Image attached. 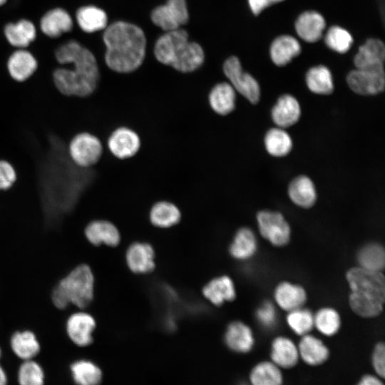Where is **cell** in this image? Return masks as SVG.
I'll return each mask as SVG.
<instances>
[{
  "mask_svg": "<svg viewBox=\"0 0 385 385\" xmlns=\"http://www.w3.org/2000/svg\"><path fill=\"white\" fill-rule=\"evenodd\" d=\"M55 57L62 67L53 73L56 88L70 97H86L96 89L100 72L93 53L79 42L71 40L59 46Z\"/></svg>",
  "mask_w": 385,
  "mask_h": 385,
  "instance_id": "6da1fadb",
  "label": "cell"
},
{
  "mask_svg": "<svg viewBox=\"0 0 385 385\" xmlns=\"http://www.w3.org/2000/svg\"><path fill=\"white\" fill-rule=\"evenodd\" d=\"M103 41L106 46L105 62L112 71L130 73L143 63L146 38L136 25L116 21L105 29Z\"/></svg>",
  "mask_w": 385,
  "mask_h": 385,
  "instance_id": "7a4b0ae2",
  "label": "cell"
},
{
  "mask_svg": "<svg viewBox=\"0 0 385 385\" xmlns=\"http://www.w3.org/2000/svg\"><path fill=\"white\" fill-rule=\"evenodd\" d=\"M346 278L350 288L349 302L353 312L365 318L379 315L385 298L383 273L356 267L347 271Z\"/></svg>",
  "mask_w": 385,
  "mask_h": 385,
  "instance_id": "3957f363",
  "label": "cell"
},
{
  "mask_svg": "<svg viewBox=\"0 0 385 385\" xmlns=\"http://www.w3.org/2000/svg\"><path fill=\"white\" fill-rule=\"evenodd\" d=\"M95 290V274L88 264L81 263L56 284L51 301L59 309L73 307L77 310H87L94 301Z\"/></svg>",
  "mask_w": 385,
  "mask_h": 385,
  "instance_id": "277c9868",
  "label": "cell"
},
{
  "mask_svg": "<svg viewBox=\"0 0 385 385\" xmlns=\"http://www.w3.org/2000/svg\"><path fill=\"white\" fill-rule=\"evenodd\" d=\"M154 54L159 62L182 73L197 70L205 58L202 47L189 41L188 33L180 29L161 36L155 44Z\"/></svg>",
  "mask_w": 385,
  "mask_h": 385,
  "instance_id": "5b68a950",
  "label": "cell"
},
{
  "mask_svg": "<svg viewBox=\"0 0 385 385\" xmlns=\"http://www.w3.org/2000/svg\"><path fill=\"white\" fill-rule=\"evenodd\" d=\"M103 150L100 139L89 132L76 133L70 140L67 147L70 160L83 168L96 164L102 156Z\"/></svg>",
  "mask_w": 385,
  "mask_h": 385,
  "instance_id": "8992f818",
  "label": "cell"
},
{
  "mask_svg": "<svg viewBox=\"0 0 385 385\" xmlns=\"http://www.w3.org/2000/svg\"><path fill=\"white\" fill-rule=\"evenodd\" d=\"M96 327V319L91 312L76 310L67 317L65 332L72 344L79 348H85L93 343V334Z\"/></svg>",
  "mask_w": 385,
  "mask_h": 385,
  "instance_id": "52a82bcc",
  "label": "cell"
},
{
  "mask_svg": "<svg viewBox=\"0 0 385 385\" xmlns=\"http://www.w3.org/2000/svg\"><path fill=\"white\" fill-rule=\"evenodd\" d=\"M225 76L235 91L238 92L250 103H256L260 96V88L257 81L248 73L243 71L240 60L235 56L228 58L222 66Z\"/></svg>",
  "mask_w": 385,
  "mask_h": 385,
  "instance_id": "ba28073f",
  "label": "cell"
},
{
  "mask_svg": "<svg viewBox=\"0 0 385 385\" xmlns=\"http://www.w3.org/2000/svg\"><path fill=\"white\" fill-rule=\"evenodd\" d=\"M257 222L260 235L272 245L282 247L289 242L290 227L280 212L260 211L257 215Z\"/></svg>",
  "mask_w": 385,
  "mask_h": 385,
  "instance_id": "9c48e42d",
  "label": "cell"
},
{
  "mask_svg": "<svg viewBox=\"0 0 385 385\" xmlns=\"http://www.w3.org/2000/svg\"><path fill=\"white\" fill-rule=\"evenodd\" d=\"M349 87L359 95H375L384 91L385 75L384 66L356 68L346 76Z\"/></svg>",
  "mask_w": 385,
  "mask_h": 385,
  "instance_id": "30bf717a",
  "label": "cell"
},
{
  "mask_svg": "<svg viewBox=\"0 0 385 385\" xmlns=\"http://www.w3.org/2000/svg\"><path fill=\"white\" fill-rule=\"evenodd\" d=\"M188 19L185 0H168L166 4L156 7L151 14L153 22L166 32L180 29Z\"/></svg>",
  "mask_w": 385,
  "mask_h": 385,
  "instance_id": "8fae6325",
  "label": "cell"
},
{
  "mask_svg": "<svg viewBox=\"0 0 385 385\" xmlns=\"http://www.w3.org/2000/svg\"><path fill=\"white\" fill-rule=\"evenodd\" d=\"M107 145L115 158L125 160L133 157L140 150L138 134L130 128L121 126L115 129L108 137Z\"/></svg>",
  "mask_w": 385,
  "mask_h": 385,
  "instance_id": "7c38bea8",
  "label": "cell"
},
{
  "mask_svg": "<svg viewBox=\"0 0 385 385\" xmlns=\"http://www.w3.org/2000/svg\"><path fill=\"white\" fill-rule=\"evenodd\" d=\"M83 233L88 242L95 247H115L120 240L118 228L106 220L96 219L89 221L84 227Z\"/></svg>",
  "mask_w": 385,
  "mask_h": 385,
  "instance_id": "4fadbf2b",
  "label": "cell"
},
{
  "mask_svg": "<svg viewBox=\"0 0 385 385\" xmlns=\"http://www.w3.org/2000/svg\"><path fill=\"white\" fill-rule=\"evenodd\" d=\"M9 345L12 353L21 361L34 359L41 351L36 334L29 329L14 331L9 337Z\"/></svg>",
  "mask_w": 385,
  "mask_h": 385,
  "instance_id": "5bb4252c",
  "label": "cell"
},
{
  "mask_svg": "<svg viewBox=\"0 0 385 385\" xmlns=\"http://www.w3.org/2000/svg\"><path fill=\"white\" fill-rule=\"evenodd\" d=\"M6 68L11 78L19 83L30 78L38 68L36 57L26 48L14 51L9 57Z\"/></svg>",
  "mask_w": 385,
  "mask_h": 385,
  "instance_id": "9a60e30c",
  "label": "cell"
},
{
  "mask_svg": "<svg viewBox=\"0 0 385 385\" xmlns=\"http://www.w3.org/2000/svg\"><path fill=\"white\" fill-rule=\"evenodd\" d=\"M224 342L227 347L233 352L246 354L252 349L255 339L249 326L242 322L235 321L227 327Z\"/></svg>",
  "mask_w": 385,
  "mask_h": 385,
  "instance_id": "2e32d148",
  "label": "cell"
},
{
  "mask_svg": "<svg viewBox=\"0 0 385 385\" xmlns=\"http://www.w3.org/2000/svg\"><path fill=\"white\" fill-rule=\"evenodd\" d=\"M128 268L134 273L146 274L155 268V252L146 242H135L130 245L125 255Z\"/></svg>",
  "mask_w": 385,
  "mask_h": 385,
  "instance_id": "e0dca14e",
  "label": "cell"
},
{
  "mask_svg": "<svg viewBox=\"0 0 385 385\" xmlns=\"http://www.w3.org/2000/svg\"><path fill=\"white\" fill-rule=\"evenodd\" d=\"M40 29L50 38H58L72 30L73 21L64 9L57 7L48 10L40 20Z\"/></svg>",
  "mask_w": 385,
  "mask_h": 385,
  "instance_id": "ac0fdd59",
  "label": "cell"
},
{
  "mask_svg": "<svg viewBox=\"0 0 385 385\" xmlns=\"http://www.w3.org/2000/svg\"><path fill=\"white\" fill-rule=\"evenodd\" d=\"M326 26L322 14L314 11H307L301 14L295 22V30L304 41L313 43L319 41Z\"/></svg>",
  "mask_w": 385,
  "mask_h": 385,
  "instance_id": "d6986e66",
  "label": "cell"
},
{
  "mask_svg": "<svg viewBox=\"0 0 385 385\" xmlns=\"http://www.w3.org/2000/svg\"><path fill=\"white\" fill-rule=\"evenodd\" d=\"M4 34L11 46L16 49L26 48L36 38V28L32 21L23 19L8 23Z\"/></svg>",
  "mask_w": 385,
  "mask_h": 385,
  "instance_id": "ffe728a7",
  "label": "cell"
},
{
  "mask_svg": "<svg viewBox=\"0 0 385 385\" xmlns=\"http://www.w3.org/2000/svg\"><path fill=\"white\" fill-rule=\"evenodd\" d=\"M299 359L309 366L324 364L329 356V351L322 340L309 334L302 336L297 346Z\"/></svg>",
  "mask_w": 385,
  "mask_h": 385,
  "instance_id": "44dd1931",
  "label": "cell"
},
{
  "mask_svg": "<svg viewBox=\"0 0 385 385\" xmlns=\"http://www.w3.org/2000/svg\"><path fill=\"white\" fill-rule=\"evenodd\" d=\"M385 46L376 38H369L361 45L354 58L356 68H369L384 66Z\"/></svg>",
  "mask_w": 385,
  "mask_h": 385,
  "instance_id": "7402d4cb",
  "label": "cell"
},
{
  "mask_svg": "<svg viewBox=\"0 0 385 385\" xmlns=\"http://www.w3.org/2000/svg\"><path fill=\"white\" fill-rule=\"evenodd\" d=\"M270 358L281 369L293 368L299 359L297 346L287 337H276L272 343Z\"/></svg>",
  "mask_w": 385,
  "mask_h": 385,
  "instance_id": "603a6c76",
  "label": "cell"
},
{
  "mask_svg": "<svg viewBox=\"0 0 385 385\" xmlns=\"http://www.w3.org/2000/svg\"><path fill=\"white\" fill-rule=\"evenodd\" d=\"M301 114L300 106L292 96H280L272 109V118L279 128H287L296 123Z\"/></svg>",
  "mask_w": 385,
  "mask_h": 385,
  "instance_id": "cb8c5ba5",
  "label": "cell"
},
{
  "mask_svg": "<svg viewBox=\"0 0 385 385\" xmlns=\"http://www.w3.org/2000/svg\"><path fill=\"white\" fill-rule=\"evenodd\" d=\"M202 294L210 302L216 306L232 301L236 297L235 284L232 279L226 275L211 279L203 287Z\"/></svg>",
  "mask_w": 385,
  "mask_h": 385,
  "instance_id": "d4e9b609",
  "label": "cell"
},
{
  "mask_svg": "<svg viewBox=\"0 0 385 385\" xmlns=\"http://www.w3.org/2000/svg\"><path fill=\"white\" fill-rule=\"evenodd\" d=\"M274 297L280 308L290 312L303 306L307 299V294L300 285L283 282L277 286Z\"/></svg>",
  "mask_w": 385,
  "mask_h": 385,
  "instance_id": "484cf974",
  "label": "cell"
},
{
  "mask_svg": "<svg viewBox=\"0 0 385 385\" xmlns=\"http://www.w3.org/2000/svg\"><path fill=\"white\" fill-rule=\"evenodd\" d=\"M236 91L227 82L215 85L208 94V103L212 110L220 115L230 113L235 107Z\"/></svg>",
  "mask_w": 385,
  "mask_h": 385,
  "instance_id": "4316f807",
  "label": "cell"
},
{
  "mask_svg": "<svg viewBox=\"0 0 385 385\" xmlns=\"http://www.w3.org/2000/svg\"><path fill=\"white\" fill-rule=\"evenodd\" d=\"M70 371L76 385H100L103 378L101 367L86 359L73 361L70 365Z\"/></svg>",
  "mask_w": 385,
  "mask_h": 385,
  "instance_id": "83f0119b",
  "label": "cell"
},
{
  "mask_svg": "<svg viewBox=\"0 0 385 385\" xmlns=\"http://www.w3.org/2000/svg\"><path fill=\"white\" fill-rule=\"evenodd\" d=\"M270 52L273 63L277 66H282L300 53L301 46L293 36L282 35L272 41Z\"/></svg>",
  "mask_w": 385,
  "mask_h": 385,
  "instance_id": "f1b7e54d",
  "label": "cell"
},
{
  "mask_svg": "<svg viewBox=\"0 0 385 385\" xmlns=\"http://www.w3.org/2000/svg\"><path fill=\"white\" fill-rule=\"evenodd\" d=\"M288 195L295 205L303 208L312 207L317 200L314 185L304 175L298 176L290 183Z\"/></svg>",
  "mask_w": 385,
  "mask_h": 385,
  "instance_id": "f546056e",
  "label": "cell"
},
{
  "mask_svg": "<svg viewBox=\"0 0 385 385\" xmlns=\"http://www.w3.org/2000/svg\"><path fill=\"white\" fill-rule=\"evenodd\" d=\"M257 242L255 235L248 227H242L235 233L230 245L229 252L237 260H246L256 252Z\"/></svg>",
  "mask_w": 385,
  "mask_h": 385,
  "instance_id": "4dcf8cb0",
  "label": "cell"
},
{
  "mask_svg": "<svg viewBox=\"0 0 385 385\" xmlns=\"http://www.w3.org/2000/svg\"><path fill=\"white\" fill-rule=\"evenodd\" d=\"M76 19L80 29L86 33L98 31L107 26L108 18L106 12L96 6L80 7L76 11Z\"/></svg>",
  "mask_w": 385,
  "mask_h": 385,
  "instance_id": "1f68e13d",
  "label": "cell"
},
{
  "mask_svg": "<svg viewBox=\"0 0 385 385\" xmlns=\"http://www.w3.org/2000/svg\"><path fill=\"white\" fill-rule=\"evenodd\" d=\"M251 385H282L283 376L281 369L271 361L255 364L249 375Z\"/></svg>",
  "mask_w": 385,
  "mask_h": 385,
  "instance_id": "d6a6232c",
  "label": "cell"
},
{
  "mask_svg": "<svg viewBox=\"0 0 385 385\" xmlns=\"http://www.w3.org/2000/svg\"><path fill=\"white\" fill-rule=\"evenodd\" d=\"M181 213L179 208L168 201H160L153 205L150 220L153 225L160 228L170 227L179 222Z\"/></svg>",
  "mask_w": 385,
  "mask_h": 385,
  "instance_id": "836d02e7",
  "label": "cell"
},
{
  "mask_svg": "<svg viewBox=\"0 0 385 385\" xmlns=\"http://www.w3.org/2000/svg\"><path fill=\"white\" fill-rule=\"evenodd\" d=\"M306 83L309 89L317 94L327 95L334 89L332 73L322 65L309 69L306 74Z\"/></svg>",
  "mask_w": 385,
  "mask_h": 385,
  "instance_id": "e575fe53",
  "label": "cell"
},
{
  "mask_svg": "<svg viewBox=\"0 0 385 385\" xmlns=\"http://www.w3.org/2000/svg\"><path fill=\"white\" fill-rule=\"evenodd\" d=\"M357 261L360 267L381 272L385 264V252L384 247L375 242L363 246L357 253Z\"/></svg>",
  "mask_w": 385,
  "mask_h": 385,
  "instance_id": "d590c367",
  "label": "cell"
},
{
  "mask_svg": "<svg viewBox=\"0 0 385 385\" xmlns=\"http://www.w3.org/2000/svg\"><path fill=\"white\" fill-rule=\"evenodd\" d=\"M265 145L270 155L282 157L288 154L291 150L292 140L290 135L283 128H274L266 133Z\"/></svg>",
  "mask_w": 385,
  "mask_h": 385,
  "instance_id": "8d00e7d4",
  "label": "cell"
},
{
  "mask_svg": "<svg viewBox=\"0 0 385 385\" xmlns=\"http://www.w3.org/2000/svg\"><path fill=\"white\" fill-rule=\"evenodd\" d=\"M340 326V316L334 309L322 308L314 315V327L325 336L334 335L339 330Z\"/></svg>",
  "mask_w": 385,
  "mask_h": 385,
  "instance_id": "74e56055",
  "label": "cell"
},
{
  "mask_svg": "<svg viewBox=\"0 0 385 385\" xmlns=\"http://www.w3.org/2000/svg\"><path fill=\"white\" fill-rule=\"evenodd\" d=\"M19 385H44L45 373L35 359L22 361L17 371Z\"/></svg>",
  "mask_w": 385,
  "mask_h": 385,
  "instance_id": "f35d334b",
  "label": "cell"
},
{
  "mask_svg": "<svg viewBox=\"0 0 385 385\" xmlns=\"http://www.w3.org/2000/svg\"><path fill=\"white\" fill-rule=\"evenodd\" d=\"M288 312L286 319L290 329L299 336L309 334L314 327L313 314L302 307Z\"/></svg>",
  "mask_w": 385,
  "mask_h": 385,
  "instance_id": "ab89813d",
  "label": "cell"
},
{
  "mask_svg": "<svg viewBox=\"0 0 385 385\" xmlns=\"http://www.w3.org/2000/svg\"><path fill=\"white\" fill-rule=\"evenodd\" d=\"M324 41L327 46L332 50L344 53L351 47L353 38L345 29L333 26L327 31Z\"/></svg>",
  "mask_w": 385,
  "mask_h": 385,
  "instance_id": "60d3db41",
  "label": "cell"
},
{
  "mask_svg": "<svg viewBox=\"0 0 385 385\" xmlns=\"http://www.w3.org/2000/svg\"><path fill=\"white\" fill-rule=\"evenodd\" d=\"M255 317L260 325L266 329H272L277 324L276 309L270 302H263L257 309Z\"/></svg>",
  "mask_w": 385,
  "mask_h": 385,
  "instance_id": "b9f144b4",
  "label": "cell"
},
{
  "mask_svg": "<svg viewBox=\"0 0 385 385\" xmlns=\"http://www.w3.org/2000/svg\"><path fill=\"white\" fill-rule=\"evenodd\" d=\"M17 180V173L8 160L0 159V192L11 188Z\"/></svg>",
  "mask_w": 385,
  "mask_h": 385,
  "instance_id": "7bdbcfd3",
  "label": "cell"
},
{
  "mask_svg": "<svg viewBox=\"0 0 385 385\" xmlns=\"http://www.w3.org/2000/svg\"><path fill=\"white\" fill-rule=\"evenodd\" d=\"M372 366L376 376L384 379L385 376V346L379 342L374 347L371 356Z\"/></svg>",
  "mask_w": 385,
  "mask_h": 385,
  "instance_id": "ee69618b",
  "label": "cell"
},
{
  "mask_svg": "<svg viewBox=\"0 0 385 385\" xmlns=\"http://www.w3.org/2000/svg\"><path fill=\"white\" fill-rule=\"evenodd\" d=\"M248 4L251 11L255 15H258L271 5L270 0H248Z\"/></svg>",
  "mask_w": 385,
  "mask_h": 385,
  "instance_id": "f6af8a7d",
  "label": "cell"
},
{
  "mask_svg": "<svg viewBox=\"0 0 385 385\" xmlns=\"http://www.w3.org/2000/svg\"><path fill=\"white\" fill-rule=\"evenodd\" d=\"M356 385H384L381 378L372 374H365L358 381Z\"/></svg>",
  "mask_w": 385,
  "mask_h": 385,
  "instance_id": "bcb514c9",
  "label": "cell"
},
{
  "mask_svg": "<svg viewBox=\"0 0 385 385\" xmlns=\"http://www.w3.org/2000/svg\"><path fill=\"white\" fill-rule=\"evenodd\" d=\"M0 385H8V376L4 369V368L0 364Z\"/></svg>",
  "mask_w": 385,
  "mask_h": 385,
  "instance_id": "7dc6e473",
  "label": "cell"
},
{
  "mask_svg": "<svg viewBox=\"0 0 385 385\" xmlns=\"http://www.w3.org/2000/svg\"><path fill=\"white\" fill-rule=\"evenodd\" d=\"M270 3L271 4H275V3H279V2H281L284 0H270Z\"/></svg>",
  "mask_w": 385,
  "mask_h": 385,
  "instance_id": "c3c4849f",
  "label": "cell"
},
{
  "mask_svg": "<svg viewBox=\"0 0 385 385\" xmlns=\"http://www.w3.org/2000/svg\"><path fill=\"white\" fill-rule=\"evenodd\" d=\"M6 1H7V0H0V6L5 4Z\"/></svg>",
  "mask_w": 385,
  "mask_h": 385,
  "instance_id": "681fc988",
  "label": "cell"
},
{
  "mask_svg": "<svg viewBox=\"0 0 385 385\" xmlns=\"http://www.w3.org/2000/svg\"><path fill=\"white\" fill-rule=\"evenodd\" d=\"M2 354H3L2 348L0 346V359H1V356H2Z\"/></svg>",
  "mask_w": 385,
  "mask_h": 385,
  "instance_id": "f907efd6",
  "label": "cell"
}]
</instances>
